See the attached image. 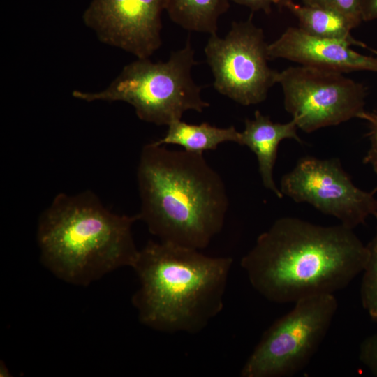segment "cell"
<instances>
[{"label":"cell","mask_w":377,"mask_h":377,"mask_svg":"<svg viewBox=\"0 0 377 377\" xmlns=\"http://www.w3.org/2000/svg\"><path fill=\"white\" fill-rule=\"evenodd\" d=\"M294 1H295V0H294Z\"/></svg>","instance_id":"cell-22"},{"label":"cell","mask_w":377,"mask_h":377,"mask_svg":"<svg viewBox=\"0 0 377 377\" xmlns=\"http://www.w3.org/2000/svg\"><path fill=\"white\" fill-rule=\"evenodd\" d=\"M194 56L188 38L166 61L138 59L126 65L105 89L75 90L73 96L86 102L123 101L134 108L142 121L168 126L188 110L202 112L209 106L202 98V87L192 78L191 70L197 64Z\"/></svg>","instance_id":"cell-5"},{"label":"cell","mask_w":377,"mask_h":377,"mask_svg":"<svg viewBox=\"0 0 377 377\" xmlns=\"http://www.w3.org/2000/svg\"><path fill=\"white\" fill-rule=\"evenodd\" d=\"M234 3L246 6L252 12L263 11L269 14L273 4H276V0H230Z\"/></svg>","instance_id":"cell-20"},{"label":"cell","mask_w":377,"mask_h":377,"mask_svg":"<svg viewBox=\"0 0 377 377\" xmlns=\"http://www.w3.org/2000/svg\"><path fill=\"white\" fill-rule=\"evenodd\" d=\"M350 44L311 35L297 27H288L268 45L270 59H283L300 66L347 73H377V58L360 54Z\"/></svg>","instance_id":"cell-11"},{"label":"cell","mask_w":377,"mask_h":377,"mask_svg":"<svg viewBox=\"0 0 377 377\" xmlns=\"http://www.w3.org/2000/svg\"><path fill=\"white\" fill-rule=\"evenodd\" d=\"M268 45L252 15L233 22L223 38L211 34L204 51L214 89L242 105L263 102L279 73L269 66Z\"/></svg>","instance_id":"cell-7"},{"label":"cell","mask_w":377,"mask_h":377,"mask_svg":"<svg viewBox=\"0 0 377 377\" xmlns=\"http://www.w3.org/2000/svg\"><path fill=\"white\" fill-rule=\"evenodd\" d=\"M360 11L362 21L377 20V0H360Z\"/></svg>","instance_id":"cell-21"},{"label":"cell","mask_w":377,"mask_h":377,"mask_svg":"<svg viewBox=\"0 0 377 377\" xmlns=\"http://www.w3.org/2000/svg\"><path fill=\"white\" fill-rule=\"evenodd\" d=\"M302 4L334 10L345 16L355 27L362 22L360 0H301Z\"/></svg>","instance_id":"cell-17"},{"label":"cell","mask_w":377,"mask_h":377,"mask_svg":"<svg viewBox=\"0 0 377 377\" xmlns=\"http://www.w3.org/2000/svg\"><path fill=\"white\" fill-rule=\"evenodd\" d=\"M286 110L298 128L311 133L364 111L367 87L344 73L297 65L279 71Z\"/></svg>","instance_id":"cell-8"},{"label":"cell","mask_w":377,"mask_h":377,"mask_svg":"<svg viewBox=\"0 0 377 377\" xmlns=\"http://www.w3.org/2000/svg\"><path fill=\"white\" fill-rule=\"evenodd\" d=\"M239 135L233 126L219 128L205 122L191 124L179 119L170 123L165 135L154 142L160 145H179L186 151L203 154L204 151L215 150L223 142L237 143Z\"/></svg>","instance_id":"cell-14"},{"label":"cell","mask_w":377,"mask_h":377,"mask_svg":"<svg viewBox=\"0 0 377 377\" xmlns=\"http://www.w3.org/2000/svg\"><path fill=\"white\" fill-rule=\"evenodd\" d=\"M377 219V215L375 216ZM367 258L360 286V297L364 309L377 322V228L373 239L366 245Z\"/></svg>","instance_id":"cell-16"},{"label":"cell","mask_w":377,"mask_h":377,"mask_svg":"<svg viewBox=\"0 0 377 377\" xmlns=\"http://www.w3.org/2000/svg\"><path fill=\"white\" fill-rule=\"evenodd\" d=\"M337 309L334 295L295 303L263 334L245 362L242 377H289L309 363L325 337Z\"/></svg>","instance_id":"cell-6"},{"label":"cell","mask_w":377,"mask_h":377,"mask_svg":"<svg viewBox=\"0 0 377 377\" xmlns=\"http://www.w3.org/2000/svg\"><path fill=\"white\" fill-rule=\"evenodd\" d=\"M280 190L296 202H307L352 229L377 215L374 192L355 186L336 158H302L283 176Z\"/></svg>","instance_id":"cell-9"},{"label":"cell","mask_w":377,"mask_h":377,"mask_svg":"<svg viewBox=\"0 0 377 377\" xmlns=\"http://www.w3.org/2000/svg\"><path fill=\"white\" fill-rule=\"evenodd\" d=\"M367 258L366 245L352 228L282 217L258 237L241 266L260 295L286 304L345 288L362 272Z\"/></svg>","instance_id":"cell-1"},{"label":"cell","mask_w":377,"mask_h":377,"mask_svg":"<svg viewBox=\"0 0 377 377\" xmlns=\"http://www.w3.org/2000/svg\"><path fill=\"white\" fill-rule=\"evenodd\" d=\"M297 128L293 119L284 124L274 122L269 116L257 110L253 119L245 120L244 129L239 132L237 144L248 147L256 155L264 186L279 198H282L283 195L276 186L273 177L278 147L285 139L302 143Z\"/></svg>","instance_id":"cell-12"},{"label":"cell","mask_w":377,"mask_h":377,"mask_svg":"<svg viewBox=\"0 0 377 377\" xmlns=\"http://www.w3.org/2000/svg\"><path fill=\"white\" fill-rule=\"evenodd\" d=\"M229 0H165L170 20L189 31L216 34L219 17L229 8Z\"/></svg>","instance_id":"cell-15"},{"label":"cell","mask_w":377,"mask_h":377,"mask_svg":"<svg viewBox=\"0 0 377 377\" xmlns=\"http://www.w3.org/2000/svg\"><path fill=\"white\" fill-rule=\"evenodd\" d=\"M359 359L375 376H377V333L365 338L360 346Z\"/></svg>","instance_id":"cell-19"},{"label":"cell","mask_w":377,"mask_h":377,"mask_svg":"<svg viewBox=\"0 0 377 377\" xmlns=\"http://www.w3.org/2000/svg\"><path fill=\"white\" fill-rule=\"evenodd\" d=\"M275 5L290 12L297 18L298 27L311 35L367 47L364 43L353 37L351 31L355 28L353 24L345 16L334 10L299 4L294 0H276Z\"/></svg>","instance_id":"cell-13"},{"label":"cell","mask_w":377,"mask_h":377,"mask_svg":"<svg viewBox=\"0 0 377 377\" xmlns=\"http://www.w3.org/2000/svg\"><path fill=\"white\" fill-rule=\"evenodd\" d=\"M232 263L230 257L148 242L132 267L140 282L131 300L140 322L164 332L198 333L223 308Z\"/></svg>","instance_id":"cell-3"},{"label":"cell","mask_w":377,"mask_h":377,"mask_svg":"<svg viewBox=\"0 0 377 377\" xmlns=\"http://www.w3.org/2000/svg\"><path fill=\"white\" fill-rule=\"evenodd\" d=\"M165 5V0H92L83 19L102 42L149 58L162 44Z\"/></svg>","instance_id":"cell-10"},{"label":"cell","mask_w":377,"mask_h":377,"mask_svg":"<svg viewBox=\"0 0 377 377\" xmlns=\"http://www.w3.org/2000/svg\"><path fill=\"white\" fill-rule=\"evenodd\" d=\"M137 182L139 219L159 241L200 250L222 230L227 191L203 154L148 143L141 150Z\"/></svg>","instance_id":"cell-2"},{"label":"cell","mask_w":377,"mask_h":377,"mask_svg":"<svg viewBox=\"0 0 377 377\" xmlns=\"http://www.w3.org/2000/svg\"><path fill=\"white\" fill-rule=\"evenodd\" d=\"M138 220V214L112 212L91 191L60 193L38 219L41 262L57 278L77 286L132 267L139 252L132 228Z\"/></svg>","instance_id":"cell-4"},{"label":"cell","mask_w":377,"mask_h":377,"mask_svg":"<svg viewBox=\"0 0 377 377\" xmlns=\"http://www.w3.org/2000/svg\"><path fill=\"white\" fill-rule=\"evenodd\" d=\"M359 119L365 120L369 126L367 135L370 141V147L364 162L370 165L377 174V110L374 112L364 111Z\"/></svg>","instance_id":"cell-18"}]
</instances>
